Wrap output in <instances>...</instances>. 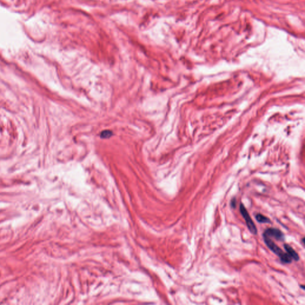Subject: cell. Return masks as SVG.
<instances>
[{
  "instance_id": "1",
  "label": "cell",
  "mask_w": 305,
  "mask_h": 305,
  "mask_svg": "<svg viewBox=\"0 0 305 305\" xmlns=\"http://www.w3.org/2000/svg\"><path fill=\"white\" fill-rule=\"evenodd\" d=\"M263 239L269 249L274 252L275 255H276L280 257V260L283 263H290L292 262V258L290 257L287 253H285L281 250V249L275 244V243L271 239V238L263 234Z\"/></svg>"
},
{
  "instance_id": "2",
  "label": "cell",
  "mask_w": 305,
  "mask_h": 305,
  "mask_svg": "<svg viewBox=\"0 0 305 305\" xmlns=\"http://www.w3.org/2000/svg\"><path fill=\"white\" fill-rule=\"evenodd\" d=\"M239 210H240V213H241V215L245 220L247 227L248 228L249 230L250 231V232L254 235H256L257 233V228L256 227L254 222L253 221L250 216L249 215V212H247V210L246 209V208H245V206H244L243 204H240Z\"/></svg>"
},
{
  "instance_id": "3",
  "label": "cell",
  "mask_w": 305,
  "mask_h": 305,
  "mask_svg": "<svg viewBox=\"0 0 305 305\" xmlns=\"http://www.w3.org/2000/svg\"><path fill=\"white\" fill-rule=\"evenodd\" d=\"M263 234H265L269 237L274 238L276 240L283 241L285 239V236L281 230L275 228H269L266 229Z\"/></svg>"
},
{
  "instance_id": "4",
  "label": "cell",
  "mask_w": 305,
  "mask_h": 305,
  "mask_svg": "<svg viewBox=\"0 0 305 305\" xmlns=\"http://www.w3.org/2000/svg\"><path fill=\"white\" fill-rule=\"evenodd\" d=\"M284 247L286 251H287V253L292 258V259L294 260L295 261H299V255L297 253V252L295 251L293 248L288 244L284 245Z\"/></svg>"
},
{
  "instance_id": "5",
  "label": "cell",
  "mask_w": 305,
  "mask_h": 305,
  "mask_svg": "<svg viewBox=\"0 0 305 305\" xmlns=\"http://www.w3.org/2000/svg\"><path fill=\"white\" fill-rule=\"evenodd\" d=\"M255 218L256 219V221L257 222H259V223H271V220L269 219V218L263 215H262L260 213H257L255 216Z\"/></svg>"
},
{
  "instance_id": "6",
  "label": "cell",
  "mask_w": 305,
  "mask_h": 305,
  "mask_svg": "<svg viewBox=\"0 0 305 305\" xmlns=\"http://www.w3.org/2000/svg\"><path fill=\"white\" fill-rule=\"evenodd\" d=\"M111 135H112L111 132L108 131H106L102 132V137L103 138H108V137H110Z\"/></svg>"
},
{
  "instance_id": "7",
  "label": "cell",
  "mask_w": 305,
  "mask_h": 305,
  "mask_svg": "<svg viewBox=\"0 0 305 305\" xmlns=\"http://www.w3.org/2000/svg\"><path fill=\"white\" fill-rule=\"evenodd\" d=\"M236 206H237V200L235 197H234L231 201V206L232 207V208L235 209Z\"/></svg>"
},
{
  "instance_id": "8",
  "label": "cell",
  "mask_w": 305,
  "mask_h": 305,
  "mask_svg": "<svg viewBox=\"0 0 305 305\" xmlns=\"http://www.w3.org/2000/svg\"><path fill=\"white\" fill-rule=\"evenodd\" d=\"M300 287H301V288H302V289H303V290H305V286H304V285H301V286H300Z\"/></svg>"
},
{
  "instance_id": "9",
  "label": "cell",
  "mask_w": 305,
  "mask_h": 305,
  "mask_svg": "<svg viewBox=\"0 0 305 305\" xmlns=\"http://www.w3.org/2000/svg\"><path fill=\"white\" fill-rule=\"evenodd\" d=\"M305 237H303V238L302 239V243H303V245H305Z\"/></svg>"
}]
</instances>
